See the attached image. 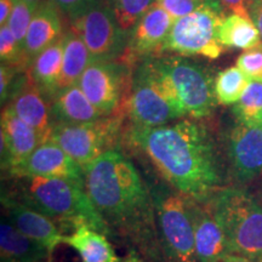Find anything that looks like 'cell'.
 I'll return each instance as SVG.
<instances>
[{"label": "cell", "instance_id": "obj_1", "mask_svg": "<svg viewBox=\"0 0 262 262\" xmlns=\"http://www.w3.org/2000/svg\"><path fill=\"white\" fill-rule=\"evenodd\" d=\"M84 186L111 233L122 235L147 257L162 262L152 192L125 155L111 149L91 163L84 169Z\"/></svg>", "mask_w": 262, "mask_h": 262}, {"label": "cell", "instance_id": "obj_2", "mask_svg": "<svg viewBox=\"0 0 262 262\" xmlns=\"http://www.w3.org/2000/svg\"><path fill=\"white\" fill-rule=\"evenodd\" d=\"M125 136L170 187L193 201L208 203L222 188L215 143L208 129L195 120L158 127L130 126Z\"/></svg>", "mask_w": 262, "mask_h": 262}, {"label": "cell", "instance_id": "obj_3", "mask_svg": "<svg viewBox=\"0 0 262 262\" xmlns=\"http://www.w3.org/2000/svg\"><path fill=\"white\" fill-rule=\"evenodd\" d=\"M18 180V194L16 196L57 225L72 229L79 225H88L101 233L112 235L90 201L84 182L40 176Z\"/></svg>", "mask_w": 262, "mask_h": 262}, {"label": "cell", "instance_id": "obj_4", "mask_svg": "<svg viewBox=\"0 0 262 262\" xmlns=\"http://www.w3.org/2000/svg\"><path fill=\"white\" fill-rule=\"evenodd\" d=\"M231 254L262 262V204L241 187H222L206 203Z\"/></svg>", "mask_w": 262, "mask_h": 262}, {"label": "cell", "instance_id": "obj_5", "mask_svg": "<svg viewBox=\"0 0 262 262\" xmlns=\"http://www.w3.org/2000/svg\"><path fill=\"white\" fill-rule=\"evenodd\" d=\"M122 110L135 127H158L186 117L171 88L149 58L137 68Z\"/></svg>", "mask_w": 262, "mask_h": 262}, {"label": "cell", "instance_id": "obj_6", "mask_svg": "<svg viewBox=\"0 0 262 262\" xmlns=\"http://www.w3.org/2000/svg\"><path fill=\"white\" fill-rule=\"evenodd\" d=\"M149 61L171 88L186 116L199 120L214 113L219 103L215 78L208 68L181 55L150 56Z\"/></svg>", "mask_w": 262, "mask_h": 262}, {"label": "cell", "instance_id": "obj_7", "mask_svg": "<svg viewBox=\"0 0 262 262\" xmlns=\"http://www.w3.org/2000/svg\"><path fill=\"white\" fill-rule=\"evenodd\" d=\"M150 192L164 256L168 257L169 262H198L191 198L169 185H156Z\"/></svg>", "mask_w": 262, "mask_h": 262}, {"label": "cell", "instance_id": "obj_8", "mask_svg": "<svg viewBox=\"0 0 262 262\" xmlns=\"http://www.w3.org/2000/svg\"><path fill=\"white\" fill-rule=\"evenodd\" d=\"M225 16L220 0H204L195 11L173 21L158 56L166 52L186 57L198 55L210 60L219 58L226 50L217 38Z\"/></svg>", "mask_w": 262, "mask_h": 262}, {"label": "cell", "instance_id": "obj_9", "mask_svg": "<svg viewBox=\"0 0 262 262\" xmlns=\"http://www.w3.org/2000/svg\"><path fill=\"white\" fill-rule=\"evenodd\" d=\"M122 117L114 114L84 124L55 123L49 140L57 143L84 170L108 150L116 149Z\"/></svg>", "mask_w": 262, "mask_h": 262}, {"label": "cell", "instance_id": "obj_10", "mask_svg": "<svg viewBox=\"0 0 262 262\" xmlns=\"http://www.w3.org/2000/svg\"><path fill=\"white\" fill-rule=\"evenodd\" d=\"M73 28L89 50L93 61H114L124 54L129 34L118 24L110 0H101L72 19Z\"/></svg>", "mask_w": 262, "mask_h": 262}, {"label": "cell", "instance_id": "obj_11", "mask_svg": "<svg viewBox=\"0 0 262 262\" xmlns=\"http://www.w3.org/2000/svg\"><path fill=\"white\" fill-rule=\"evenodd\" d=\"M130 66L116 61H93L78 85L104 117L120 114L129 93Z\"/></svg>", "mask_w": 262, "mask_h": 262}, {"label": "cell", "instance_id": "obj_12", "mask_svg": "<svg viewBox=\"0 0 262 262\" xmlns=\"http://www.w3.org/2000/svg\"><path fill=\"white\" fill-rule=\"evenodd\" d=\"M227 155L232 178L248 183L262 175V125L235 123L229 131Z\"/></svg>", "mask_w": 262, "mask_h": 262}, {"label": "cell", "instance_id": "obj_13", "mask_svg": "<svg viewBox=\"0 0 262 262\" xmlns=\"http://www.w3.org/2000/svg\"><path fill=\"white\" fill-rule=\"evenodd\" d=\"M2 206L5 217L28 238L47 248L50 254L64 243V234L58 225L31 205L8 192L2 193Z\"/></svg>", "mask_w": 262, "mask_h": 262}, {"label": "cell", "instance_id": "obj_14", "mask_svg": "<svg viewBox=\"0 0 262 262\" xmlns=\"http://www.w3.org/2000/svg\"><path fill=\"white\" fill-rule=\"evenodd\" d=\"M12 178H61L84 182V170L54 141H45L25 162L10 170Z\"/></svg>", "mask_w": 262, "mask_h": 262}, {"label": "cell", "instance_id": "obj_15", "mask_svg": "<svg viewBox=\"0 0 262 262\" xmlns=\"http://www.w3.org/2000/svg\"><path fill=\"white\" fill-rule=\"evenodd\" d=\"M173 19L157 3L137 22L129 35L123 62L131 66L141 56H158L164 41L168 38Z\"/></svg>", "mask_w": 262, "mask_h": 262}, {"label": "cell", "instance_id": "obj_16", "mask_svg": "<svg viewBox=\"0 0 262 262\" xmlns=\"http://www.w3.org/2000/svg\"><path fill=\"white\" fill-rule=\"evenodd\" d=\"M44 95L28 74L15 83L8 108L37 131L42 140L48 141L55 123L52 122L51 106Z\"/></svg>", "mask_w": 262, "mask_h": 262}, {"label": "cell", "instance_id": "obj_17", "mask_svg": "<svg viewBox=\"0 0 262 262\" xmlns=\"http://www.w3.org/2000/svg\"><path fill=\"white\" fill-rule=\"evenodd\" d=\"M0 125L2 166L8 172L25 162L42 142H45L37 131L19 119L8 107L3 110Z\"/></svg>", "mask_w": 262, "mask_h": 262}, {"label": "cell", "instance_id": "obj_18", "mask_svg": "<svg viewBox=\"0 0 262 262\" xmlns=\"http://www.w3.org/2000/svg\"><path fill=\"white\" fill-rule=\"evenodd\" d=\"M191 212L198 262H219L226 255L231 254L224 231L208 204L191 199Z\"/></svg>", "mask_w": 262, "mask_h": 262}, {"label": "cell", "instance_id": "obj_19", "mask_svg": "<svg viewBox=\"0 0 262 262\" xmlns=\"http://www.w3.org/2000/svg\"><path fill=\"white\" fill-rule=\"evenodd\" d=\"M60 12L51 0L42 3L35 11L25 41V55L28 64L39 52L50 47L52 42L63 35Z\"/></svg>", "mask_w": 262, "mask_h": 262}, {"label": "cell", "instance_id": "obj_20", "mask_svg": "<svg viewBox=\"0 0 262 262\" xmlns=\"http://www.w3.org/2000/svg\"><path fill=\"white\" fill-rule=\"evenodd\" d=\"M51 111L55 123L63 124L91 123L104 117L78 84L58 90L52 97Z\"/></svg>", "mask_w": 262, "mask_h": 262}, {"label": "cell", "instance_id": "obj_21", "mask_svg": "<svg viewBox=\"0 0 262 262\" xmlns=\"http://www.w3.org/2000/svg\"><path fill=\"white\" fill-rule=\"evenodd\" d=\"M50 251L19 232L3 216L0 225L2 262H49Z\"/></svg>", "mask_w": 262, "mask_h": 262}, {"label": "cell", "instance_id": "obj_22", "mask_svg": "<svg viewBox=\"0 0 262 262\" xmlns=\"http://www.w3.org/2000/svg\"><path fill=\"white\" fill-rule=\"evenodd\" d=\"M63 35L44 49L29 63V77L45 95L54 97L60 90L63 61Z\"/></svg>", "mask_w": 262, "mask_h": 262}, {"label": "cell", "instance_id": "obj_23", "mask_svg": "<svg viewBox=\"0 0 262 262\" xmlns=\"http://www.w3.org/2000/svg\"><path fill=\"white\" fill-rule=\"evenodd\" d=\"M64 244L77 251L81 262H122L107 235L88 225H79L64 237Z\"/></svg>", "mask_w": 262, "mask_h": 262}, {"label": "cell", "instance_id": "obj_24", "mask_svg": "<svg viewBox=\"0 0 262 262\" xmlns=\"http://www.w3.org/2000/svg\"><path fill=\"white\" fill-rule=\"evenodd\" d=\"M217 38L225 49L247 50L262 41L261 34L250 16L226 15L219 27Z\"/></svg>", "mask_w": 262, "mask_h": 262}, {"label": "cell", "instance_id": "obj_25", "mask_svg": "<svg viewBox=\"0 0 262 262\" xmlns=\"http://www.w3.org/2000/svg\"><path fill=\"white\" fill-rule=\"evenodd\" d=\"M63 61L60 90L79 83L80 77L93 62V57L86 45L73 28L68 29L63 34Z\"/></svg>", "mask_w": 262, "mask_h": 262}, {"label": "cell", "instance_id": "obj_26", "mask_svg": "<svg viewBox=\"0 0 262 262\" xmlns=\"http://www.w3.org/2000/svg\"><path fill=\"white\" fill-rule=\"evenodd\" d=\"M251 79L237 66L221 71L215 78V95L219 104L233 106L244 94Z\"/></svg>", "mask_w": 262, "mask_h": 262}, {"label": "cell", "instance_id": "obj_27", "mask_svg": "<svg viewBox=\"0 0 262 262\" xmlns=\"http://www.w3.org/2000/svg\"><path fill=\"white\" fill-rule=\"evenodd\" d=\"M238 122L262 125V80H251L239 101L233 104Z\"/></svg>", "mask_w": 262, "mask_h": 262}, {"label": "cell", "instance_id": "obj_28", "mask_svg": "<svg viewBox=\"0 0 262 262\" xmlns=\"http://www.w3.org/2000/svg\"><path fill=\"white\" fill-rule=\"evenodd\" d=\"M118 24L130 35L137 22L152 8L156 0H110Z\"/></svg>", "mask_w": 262, "mask_h": 262}, {"label": "cell", "instance_id": "obj_29", "mask_svg": "<svg viewBox=\"0 0 262 262\" xmlns=\"http://www.w3.org/2000/svg\"><path fill=\"white\" fill-rule=\"evenodd\" d=\"M0 58L2 63L15 66L18 70H24L29 66L24 50L8 25L0 28Z\"/></svg>", "mask_w": 262, "mask_h": 262}, {"label": "cell", "instance_id": "obj_30", "mask_svg": "<svg viewBox=\"0 0 262 262\" xmlns=\"http://www.w3.org/2000/svg\"><path fill=\"white\" fill-rule=\"evenodd\" d=\"M38 8L29 5L28 3L24 2V0H16L14 4V9H12L11 16H10L8 25L10 29H11L14 35L17 39L19 47L25 52V41L26 37H27V32L31 25V21L34 16L35 11Z\"/></svg>", "mask_w": 262, "mask_h": 262}, {"label": "cell", "instance_id": "obj_31", "mask_svg": "<svg viewBox=\"0 0 262 262\" xmlns=\"http://www.w3.org/2000/svg\"><path fill=\"white\" fill-rule=\"evenodd\" d=\"M235 66L251 80H262V41L242 52Z\"/></svg>", "mask_w": 262, "mask_h": 262}, {"label": "cell", "instance_id": "obj_32", "mask_svg": "<svg viewBox=\"0 0 262 262\" xmlns=\"http://www.w3.org/2000/svg\"><path fill=\"white\" fill-rule=\"evenodd\" d=\"M156 3L162 6L173 19H178L195 11L204 0H156Z\"/></svg>", "mask_w": 262, "mask_h": 262}, {"label": "cell", "instance_id": "obj_33", "mask_svg": "<svg viewBox=\"0 0 262 262\" xmlns=\"http://www.w3.org/2000/svg\"><path fill=\"white\" fill-rule=\"evenodd\" d=\"M51 2L57 6L62 14L67 15L72 21L101 0H51Z\"/></svg>", "mask_w": 262, "mask_h": 262}, {"label": "cell", "instance_id": "obj_34", "mask_svg": "<svg viewBox=\"0 0 262 262\" xmlns=\"http://www.w3.org/2000/svg\"><path fill=\"white\" fill-rule=\"evenodd\" d=\"M18 68L15 66L2 63L0 67V100L2 104L11 96L12 88L15 85V75L17 73Z\"/></svg>", "mask_w": 262, "mask_h": 262}, {"label": "cell", "instance_id": "obj_35", "mask_svg": "<svg viewBox=\"0 0 262 262\" xmlns=\"http://www.w3.org/2000/svg\"><path fill=\"white\" fill-rule=\"evenodd\" d=\"M220 2L224 9L231 10L233 14L250 16L249 8H250L251 0H220Z\"/></svg>", "mask_w": 262, "mask_h": 262}, {"label": "cell", "instance_id": "obj_36", "mask_svg": "<svg viewBox=\"0 0 262 262\" xmlns=\"http://www.w3.org/2000/svg\"><path fill=\"white\" fill-rule=\"evenodd\" d=\"M249 12H250L251 19L256 25L262 39V0H251Z\"/></svg>", "mask_w": 262, "mask_h": 262}, {"label": "cell", "instance_id": "obj_37", "mask_svg": "<svg viewBox=\"0 0 262 262\" xmlns=\"http://www.w3.org/2000/svg\"><path fill=\"white\" fill-rule=\"evenodd\" d=\"M14 0H0V25L5 26L8 24L12 9H14Z\"/></svg>", "mask_w": 262, "mask_h": 262}, {"label": "cell", "instance_id": "obj_38", "mask_svg": "<svg viewBox=\"0 0 262 262\" xmlns=\"http://www.w3.org/2000/svg\"><path fill=\"white\" fill-rule=\"evenodd\" d=\"M219 262H255L251 260V258L242 256V255L238 254H228L226 255L225 257H222Z\"/></svg>", "mask_w": 262, "mask_h": 262}, {"label": "cell", "instance_id": "obj_39", "mask_svg": "<svg viewBox=\"0 0 262 262\" xmlns=\"http://www.w3.org/2000/svg\"><path fill=\"white\" fill-rule=\"evenodd\" d=\"M122 262H142V260H141V257L137 255V253L133 251V253L127 255L125 258H123Z\"/></svg>", "mask_w": 262, "mask_h": 262}, {"label": "cell", "instance_id": "obj_40", "mask_svg": "<svg viewBox=\"0 0 262 262\" xmlns=\"http://www.w3.org/2000/svg\"><path fill=\"white\" fill-rule=\"evenodd\" d=\"M24 2L28 3L29 5L34 6V8H39V6H40L44 2H47V0H24Z\"/></svg>", "mask_w": 262, "mask_h": 262}, {"label": "cell", "instance_id": "obj_41", "mask_svg": "<svg viewBox=\"0 0 262 262\" xmlns=\"http://www.w3.org/2000/svg\"><path fill=\"white\" fill-rule=\"evenodd\" d=\"M14 2H16V0H14Z\"/></svg>", "mask_w": 262, "mask_h": 262}]
</instances>
